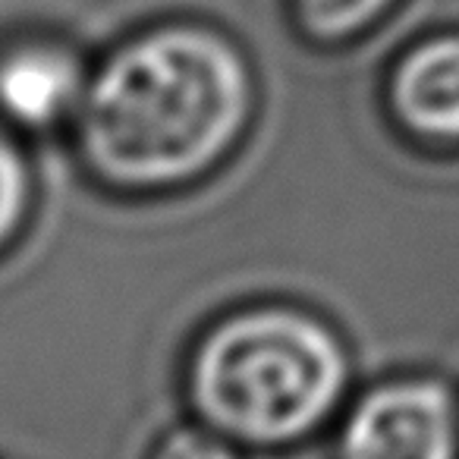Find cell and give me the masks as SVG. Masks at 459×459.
<instances>
[{
  "label": "cell",
  "instance_id": "6da1fadb",
  "mask_svg": "<svg viewBox=\"0 0 459 459\" xmlns=\"http://www.w3.org/2000/svg\"><path fill=\"white\" fill-rule=\"evenodd\" d=\"M249 110L252 73L227 35L202 22H160L104 57L76 120L101 177L158 189L217 164Z\"/></svg>",
  "mask_w": 459,
  "mask_h": 459
},
{
  "label": "cell",
  "instance_id": "7a4b0ae2",
  "mask_svg": "<svg viewBox=\"0 0 459 459\" xmlns=\"http://www.w3.org/2000/svg\"><path fill=\"white\" fill-rule=\"evenodd\" d=\"M350 377L331 327L287 308L227 318L192 359V400L214 431L246 444H287L318 428Z\"/></svg>",
  "mask_w": 459,
  "mask_h": 459
},
{
  "label": "cell",
  "instance_id": "3957f363",
  "mask_svg": "<svg viewBox=\"0 0 459 459\" xmlns=\"http://www.w3.org/2000/svg\"><path fill=\"white\" fill-rule=\"evenodd\" d=\"M340 459H459V396L440 377L371 387L340 434Z\"/></svg>",
  "mask_w": 459,
  "mask_h": 459
},
{
  "label": "cell",
  "instance_id": "277c9868",
  "mask_svg": "<svg viewBox=\"0 0 459 459\" xmlns=\"http://www.w3.org/2000/svg\"><path fill=\"white\" fill-rule=\"evenodd\" d=\"M91 73L66 41L20 39L0 51V117L26 129L76 120Z\"/></svg>",
  "mask_w": 459,
  "mask_h": 459
},
{
  "label": "cell",
  "instance_id": "5b68a950",
  "mask_svg": "<svg viewBox=\"0 0 459 459\" xmlns=\"http://www.w3.org/2000/svg\"><path fill=\"white\" fill-rule=\"evenodd\" d=\"M387 104L415 139L459 148V35L409 48L390 73Z\"/></svg>",
  "mask_w": 459,
  "mask_h": 459
},
{
  "label": "cell",
  "instance_id": "8992f818",
  "mask_svg": "<svg viewBox=\"0 0 459 459\" xmlns=\"http://www.w3.org/2000/svg\"><path fill=\"white\" fill-rule=\"evenodd\" d=\"M396 0H290L296 26L318 45H343L368 32Z\"/></svg>",
  "mask_w": 459,
  "mask_h": 459
},
{
  "label": "cell",
  "instance_id": "52a82bcc",
  "mask_svg": "<svg viewBox=\"0 0 459 459\" xmlns=\"http://www.w3.org/2000/svg\"><path fill=\"white\" fill-rule=\"evenodd\" d=\"M29 167L10 133L0 126V246L10 243L29 211Z\"/></svg>",
  "mask_w": 459,
  "mask_h": 459
},
{
  "label": "cell",
  "instance_id": "ba28073f",
  "mask_svg": "<svg viewBox=\"0 0 459 459\" xmlns=\"http://www.w3.org/2000/svg\"><path fill=\"white\" fill-rule=\"evenodd\" d=\"M154 459H237V453L230 450L227 440L214 437V434L198 431V428H183L160 444Z\"/></svg>",
  "mask_w": 459,
  "mask_h": 459
}]
</instances>
